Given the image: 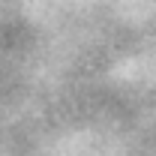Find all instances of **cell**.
Wrapping results in <instances>:
<instances>
[]
</instances>
